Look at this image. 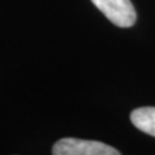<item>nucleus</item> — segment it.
I'll use <instances>...</instances> for the list:
<instances>
[{
  "instance_id": "obj_3",
  "label": "nucleus",
  "mask_w": 155,
  "mask_h": 155,
  "mask_svg": "<svg viewBox=\"0 0 155 155\" xmlns=\"http://www.w3.org/2000/svg\"><path fill=\"white\" fill-rule=\"evenodd\" d=\"M130 122L136 128L155 137V107H138L130 113Z\"/></svg>"
},
{
  "instance_id": "obj_2",
  "label": "nucleus",
  "mask_w": 155,
  "mask_h": 155,
  "mask_svg": "<svg viewBox=\"0 0 155 155\" xmlns=\"http://www.w3.org/2000/svg\"><path fill=\"white\" fill-rule=\"evenodd\" d=\"M110 22L119 27L134 25L137 14L130 0H91Z\"/></svg>"
},
{
  "instance_id": "obj_1",
  "label": "nucleus",
  "mask_w": 155,
  "mask_h": 155,
  "mask_svg": "<svg viewBox=\"0 0 155 155\" xmlns=\"http://www.w3.org/2000/svg\"><path fill=\"white\" fill-rule=\"evenodd\" d=\"M53 155H119V151L100 141L66 137L54 143Z\"/></svg>"
}]
</instances>
